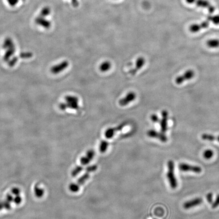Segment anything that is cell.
<instances>
[{
    "mask_svg": "<svg viewBox=\"0 0 219 219\" xmlns=\"http://www.w3.org/2000/svg\"><path fill=\"white\" fill-rule=\"evenodd\" d=\"M209 22L207 19L201 22L200 23H195L191 25L189 27L190 32L192 33H196L199 32L202 29H205L209 27Z\"/></svg>",
    "mask_w": 219,
    "mask_h": 219,
    "instance_id": "52a82bcc",
    "label": "cell"
},
{
    "mask_svg": "<svg viewBox=\"0 0 219 219\" xmlns=\"http://www.w3.org/2000/svg\"><path fill=\"white\" fill-rule=\"evenodd\" d=\"M145 59L144 57H140L138 58L136 60V67L132 71H130V73L132 75H135L136 74V72H138V71L140 70L144 65H145Z\"/></svg>",
    "mask_w": 219,
    "mask_h": 219,
    "instance_id": "2e32d148",
    "label": "cell"
},
{
    "mask_svg": "<svg viewBox=\"0 0 219 219\" xmlns=\"http://www.w3.org/2000/svg\"><path fill=\"white\" fill-rule=\"evenodd\" d=\"M203 202V200L201 197L195 198L194 199L188 201L184 203L183 207L185 209H188L194 208L201 205Z\"/></svg>",
    "mask_w": 219,
    "mask_h": 219,
    "instance_id": "7c38bea8",
    "label": "cell"
},
{
    "mask_svg": "<svg viewBox=\"0 0 219 219\" xmlns=\"http://www.w3.org/2000/svg\"><path fill=\"white\" fill-rule=\"evenodd\" d=\"M151 119L154 123H159L160 122V119L156 115L153 114L151 116Z\"/></svg>",
    "mask_w": 219,
    "mask_h": 219,
    "instance_id": "f546056e",
    "label": "cell"
},
{
    "mask_svg": "<svg viewBox=\"0 0 219 219\" xmlns=\"http://www.w3.org/2000/svg\"><path fill=\"white\" fill-rule=\"evenodd\" d=\"M195 75V73L192 70H189L185 72L183 75L178 76L176 78L175 82L177 84H180L183 83L185 81L189 80L192 79Z\"/></svg>",
    "mask_w": 219,
    "mask_h": 219,
    "instance_id": "8992f818",
    "label": "cell"
},
{
    "mask_svg": "<svg viewBox=\"0 0 219 219\" xmlns=\"http://www.w3.org/2000/svg\"><path fill=\"white\" fill-rule=\"evenodd\" d=\"M213 151L211 149H208L203 152V156L205 159H210L213 157Z\"/></svg>",
    "mask_w": 219,
    "mask_h": 219,
    "instance_id": "cb8c5ba5",
    "label": "cell"
},
{
    "mask_svg": "<svg viewBox=\"0 0 219 219\" xmlns=\"http://www.w3.org/2000/svg\"><path fill=\"white\" fill-rule=\"evenodd\" d=\"M5 50L6 51L4 55L3 56V60L4 62H8L11 57H13V55H14L15 52V46L13 47L9 48Z\"/></svg>",
    "mask_w": 219,
    "mask_h": 219,
    "instance_id": "e0dca14e",
    "label": "cell"
},
{
    "mask_svg": "<svg viewBox=\"0 0 219 219\" xmlns=\"http://www.w3.org/2000/svg\"><path fill=\"white\" fill-rule=\"evenodd\" d=\"M95 155V151L89 150L86 153V155L81 158L80 163L82 165L88 164L92 160Z\"/></svg>",
    "mask_w": 219,
    "mask_h": 219,
    "instance_id": "5bb4252c",
    "label": "cell"
},
{
    "mask_svg": "<svg viewBox=\"0 0 219 219\" xmlns=\"http://www.w3.org/2000/svg\"><path fill=\"white\" fill-rule=\"evenodd\" d=\"M97 169L96 165H92L86 168V172H85L79 178L76 183L72 184L70 186V189L73 192H77L80 189V187L83 185L90 178V173L95 172Z\"/></svg>",
    "mask_w": 219,
    "mask_h": 219,
    "instance_id": "6da1fadb",
    "label": "cell"
},
{
    "mask_svg": "<svg viewBox=\"0 0 219 219\" xmlns=\"http://www.w3.org/2000/svg\"><path fill=\"white\" fill-rule=\"evenodd\" d=\"M213 195L212 193H209L206 195V200L208 201V202L209 203H212L213 202Z\"/></svg>",
    "mask_w": 219,
    "mask_h": 219,
    "instance_id": "4dcf8cb0",
    "label": "cell"
},
{
    "mask_svg": "<svg viewBox=\"0 0 219 219\" xmlns=\"http://www.w3.org/2000/svg\"><path fill=\"white\" fill-rule=\"evenodd\" d=\"M136 99V94L133 92H130L123 99L119 100V105L121 106H125L135 100Z\"/></svg>",
    "mask_w": 219,
    "mask_h": 219,
    "instance_id": "4fadbf2b",
    "label": "cell"
},
{
    "mask_svg": "<svg viewBox=\"0 0 219 219\" xmlns=\"http://www.w3.org/2000/svg\"><path fill=\"white\" fill-rule=\"evenodd\" d=\"M50 12H51V10H50V8L46 6V7L43 8V9H42L40 12V14L39 15H40L42 17H45L50 14Z\"/></svg>",
    "mask_w": 219,
    "mask_h": 219,
    "instance_id": "d4e9b609",
    "label": "cell"
},
{
    "mask_svg": "<svg viewBox=\"0 0 219 219\" xmlns=\"http://www.w3.org/2000/svg\"><path fill=\"white\" fill-rule=\"evenodd\" d=\"M66 103H61L59 105V107L62 111L66 110L67 108L74 110L79 109V99L77 97L72 95H67L65 97Z\"/></svg>",
    "mask_w": 219,
    "mask_h": 219,
    "instance_id": "7a4b0ae2",
    "label": "cell"
},
{
    "mask_svg": "<svg viewBox=\"0 0 219 219\" xmlns=\"http://www.w3.org/2000/svg\"><path fill=\"white\" fill-rule=\"evenodd\" d=\"M72 1H73V3L75 4L74 5H76V6H77L78 4V2H77V1H76V0H72Z\"/></svg>",
    "mask_w": 219,
    "mask_h": 219,
    "instance_id": "d6a6232c",
    "label": "cell"
},
{
    "mask_svg": "<svg viewBox=\"0 0 219 219\" xmlns=\"http://www.w3.org/2000/svg\"><path fill=\"white\" fill-rule=\"evenodd\" d=\"M108 146H109V143L107 142L106 140H102V142H100L99 147V151L101 153H105L107 150Z\"/></svg>",
    "mask_w": 219,
    "mask_h": 219,
    "instance_id": "603a6c76",
    "label": "cell"
},
{
    "mask_svg": "<svg viewBox=\"0 0 219 219\" xmlns=\"http://www.w3.org/2000/svg\"><path fill=\"white\" fill-rule=\"evenodd\" d=\"M187 3L196 5L199 7L208 9L209 13H213L215 11V8L208 0H185Z\"/></svg>",
    "mask_w": 219,
    "mask_h": 219,
    "instance_id": "277c9868",
    "label": "cell"
},
{
    "mask_svg": "<svg viewBox=\"0 0 219 219\" xmlns=\"http://www.w3.org/2000/svg\"><path fill=\"white\" fill-rule=\"evenodd\" d=\"M162 118L160 120V124L161 131L163 133H164L168 130V113L166 110L162 111L161 112Z\"/></svg>",
    "mask_w": 219,
    "mask_h": 219,
    "instance_id": "8fae6325",
    "label": "cell"
},
{
    "mask_svg": "<svg viewBox=\"0 0 219 219\" xmlns=\"http://www.w3.org/2000/svg\"><path fill=\"white\" fill-rule=\"evenodd\" d=\"M111 63L108 61L103 62L99 66V70L103 72H107L111 67Z\"/></svg>",
    "mask_w": 219,
    "mask_h": 219,
    "instance_id": "44dd1931",
    "label": "cell"
},
{
    "mask_svg": "<svg viewBox=\"0 0 219 219\" xmlns=\"http://www.w3.org/2000/svg\"><path fill=\"white\" fill-rule=\"evenodd\" d=\"M17 61H18L17 57L13 56V57H12L11 59H10V60H9L8 62V63L9 66L12 67L16 65Z\"/></svg>",
    "mask_w": 219,
    "mask_h": 219,
    "instance_id": "4316f807",
    "label": "cell"
},
{
    "mask_svg": "<svg viewBox=\"0 0 219 219\" xmlns=\"http://www.w3.org/2000/svg\"><path fill=\"white\" fill-rule=\"evenodd\" d=\"M206 45L209 48H216L219 47V40L216 39H210L206 42Z\"/></svg>",
    "mask_w": 219,
    "mask_h": 219,
    "instance_id": "ffe728a7",
    "label": "cell"
},
{
    "mask_svg": "<svg viewBox=\"0 0 219 219\" xmlns=\"http://www.w3.org/2000/svg\"></svg>",
    "mask_w": 219,
    "mask_h": 219,
    "instance_id": "836d02e7",
    "label": "cell"
},
{
    "mask_svg": "<svg viewBox=\"0 0 219 219\" xmlns=\"http://www.w3.org/2000/svg\"><path fill=\"white\" fill-rule=\"evenodd\" d=\"M83 166L81 165L77 166L76 168H75L74 169H73L72 172V176H77L78 174L82 172V170H83Z\"/></svg>",
    "mask_w": 219,
    "mask_h": 219,
    "instance_id": "484cf974",
    "label": "cell"
},
{
    "mask_svg": "<svg viewBox=\"0 0 219 219\" xmlns=\"http://www.w3.org/2000/svg\"><path fill=\"white\" fill-rule=\"evenodd\" d=\"M168 172L167 178L169 182V185L172 189H176L178 186V182L175 176V164L172 160H169L168 162Z\"/></svg>",
    "mask_w": 219,
    "mask_h": 219,
    "instance_id": "3957f363",
    "label": "cell"
},
{
    "mask_svg": "<svg viewBox=\"0 0 219 219\" xmlns=\"http://www.w3.org/2000/svg\"><path fill=\"white\" fill-rule=\"evenodd\" d=\"M147 135L148 136H149L150 138L158 139L159 140H160L161 142H163V143L167 142V140H168V138L164 135V133H163L162 132H159L156 130H153V129H151V130L148 131Z\"/></svg>",
    "mask_w": 219,
    "mask_h": 219,
    "instance_id": "9c48e42d",
    "label": "cell"
},
{
    "mask_svg": "<svg viewBox=\"0 0 219 219\" xmlns=\"http://www.w3.org/2000/svg\"><path fill=\"white\" fill-rule=\"evenodd\" d=\"M201 139L204 140H208V141L217 140L219 142V136H215L213 135H209L208 133H203L201 135Z\"/></svg>",
    "mask_w": 219,
    "mask_h": 219,
    "instance_id": "ac0fdd59",
    "label": "cell"
},
{
    "mask_svg": "<svg viewBox=\"0 0 219 219\" xmlns=\"http://www.w3.org/2000/svg\"><path fill=\"white\" fill-rule=\"evenodd\" d=\"M206 19L210 22H212L215 25H219V15H209L207 17Z\"/></svg>",
    "mask_w": 219,
    "mask_h": 219,
    "instance_id": "7402d4cb",
    "label": "cell"
},
{
    "mask_svg": "<svg viewBox=\"0 0 219 219\" xmlns=\"http://www.w3.org/2000/svg\"><path fill=\"white\" fill-rule=\"evenodd\" d=\"M34 22L38 26H41L42 27L45 29H49L51 26V22L40 15L36 17Z\"/></svg>",
    "mask_w": 219,
    "mask_h": 219,
    "instance_id": "9a60e30c",
    "label": "cell"
},
{
    "mask_svg": "<svg viewBox=\"0 0 219 219\" xmlns=\"http://www.w3.org/2000/svg\"><path fill=\"white\" fill-rule=\"evenodd\" d=\"M219 206V194H218L217 196L216 199L215 200V201L212 203V208L213 209H216L218 208Z\"/></svg>",
    "mask_w": 219,
    "mask_h": 219,
    "instance_id": "f1b7e54d",
    "label": "cell"
},
{
    "mask_svg": "<svg viewBox=\"0 0 219 219\" xmlns=\"http://www.w3.org/2000/svg\"><path fill=\"white\" fill-rule=\"evenodd\" d=\"M127 123L123 122L117 126L116 128H110L105 132V136L107 139H111L114 136L117 132L121 131L125 126H126Z\"/></svg>",
    "mask_w": 219,
    "mask_h": 219,
    "instance_id": "ba28073f",
    "label": "cell"
},
{
    "mask_svg": "<svg viewBox=\"0 0 219 219\" xmlns=\"http://www.w3.org/2000/svg\"><path fill=\"white\" fill-rule=\"evenodd\" d=\"M7 1L9 5L12 7H14L16 5L19 1V0H7Z\"/></svg>",
    "mask_w": 219,
    "mask_h": 219,
    "instance_id": "1f68e13d",
    "label": "cell"
},
{
    "mask_svg": "<svg viewBox=\"0 0 219 219\" xmlns=\"http://www.w3.org/2000/svg\"><path fill=\"white\" fill-rule=\"evenodd\" d=\"M179 168L182 172H193L196 173H200L202 172V168L200 166L192 165L187 163H180L179 164Z\"/></svg>",
    "mask_w": 219,
    "mask_h": 219,
    "instance_id": "5b68a950",
    "label": "cell"
},
{
    "mask_svg": "<svg viewBox=\"0 0 219 219\" xmlns=\"http://www.w3.org/2000/svg\"><path fill=\"white\" fill-rule=\"evenodd\" d=\"M69 62L67 60H64L62 63L53 66L51 68V72L53 74H58L60 72H63V71L66 70L69 66Z\"/></svg>",
    "mask_w": 219,
    "mask_h": 219,
    "instance_id": "30bf717a",
    "label": "cell"
},
{
    "mask_svg": "<svg viewBox=\"0 0 219 219\" xmlns=\"http://www.w3.org/2000/svg\"><path fill=\"white\" fill-rule=\"evenodd\" d=\"M33 56V54L30 52H23L20 55V57L22 59H29Z\"/></svg>",
    "mask_w": 219,
    "mask_h": 219,
    "instance_id": "83f0119b",
    "label": "cell"
},
{
    "mask_svg": "<svg viewBox=\"0 0 219 219\" xmlns=\"http://www.w3.org/2000/svg\"><path fill=\"white\" fill-rule=\"evenodd\" d=\"M14 46V43L10 38H7L3 43V48L4 49H7Z\"/></svg>",
    "mask_w": 219,
    "mask_h": 219,
    "instance_id": "d6986e66",
    "label": "cell"
}]
</instances>
